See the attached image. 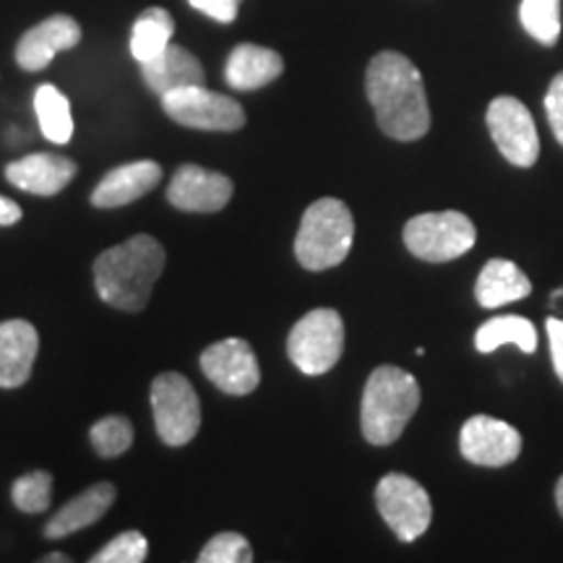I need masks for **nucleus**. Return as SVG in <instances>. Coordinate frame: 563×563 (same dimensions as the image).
Instances as JSON below:
<instances>
[{
  "mask_svg": "<svg viewBox=\"0 0 563 563\" xmlns=\"http://www.w3.org/2000/svg\"><path fill=\"white\" fill-rule=\"evenodd\" d=\"M365 95L376 110L378 129L397 141H418L431 131L426 84L402 53L384 51L365 70Z\"/></svg>",
  "mask_w": 563,
  "mask_h": 563,
  "instance_id": "nucleus-1",
  "label": "nucleus"
},
{
  "mask_svg": "<svg viewBox=\"0 0 563 563\" xmlns=\"http://www.w3.org/2000/svg\"><path fill=\"white\" fill-rule=\"evenodd\" d=\"M162 272H165V249L159 241H154L152 235H133L97 256V295L121 311H144Z\"/></svg>",
  "mask_w": 563,
  "mask_h": 563,
  "instance_id": "nucleus-2",
  "label": "nucleus"
},
{
  "mask_svg": "<svg viewBox=\"0 0 563 563\" xmlns=\"http://www.w3.org/2000/svg\"><path fill=\"white\" fill-rule=\"evenodd\" d=\"M420 407V386L412 373L397 365H382L371 373L363 391L361 428L373 446H389L405 433Z\"/></svg>",
  "mask_w": 563,
  "mask_h": 563,
  "instance_id": "nucleus-3",
  "label": "nucleus"
},
{
  "mask_svg": "<svg viewBox=\"0 0 563 563\" xmlns=\"http://www.w3.org/2000/svg\"><path fill=\"white\" fill-rule=\"evenodd\" d=\"M355 241V220L347 203L340 199H319L306 209L295 238V256L311 272L340 266Z\"/></svg>",
  "mask_w": 563,
  "mask_h": 563,
  "instance_id": "nucleus-4",
  "label": "nucleus"
},
{
  "mask_svg": "<svg viewBox=\"0 0 563 563\" xmlns=\"http://www.w3.org/2000/svg\"><path fill=\"white\" fill-rule=\"evenodd\" d=\"M477 230L462 211H428L405 224V245L420 262H454L473 249Z\"/></svg>",
  "mask_w": 563,
  "mask_h": 563,
  "instance_id": "nucleus-5",
  "label": "nucleus"
},
{
  "mask_svg": "<svg viewBox=\"0 0 563 563\" xmlns=\"http://www.w3.org/2000/svg\"><path fill=\"white\" fill-rule=\"evenodd\" d=\"M344 321L334 308H316L295 323L287 336V355L306 376H321L340 363Z\"/></svg>",
  "mask_w": 563,
  "mask_h": 563,
  "instance_id": "nucleus-6",
  "label": "nucleus"
},
{
  "mask_svg": "<svg viewBox=\"0 0 563 563\" xmlns=\"http://www.w3.org/2000/svg\"><path fill=\"white\" fill-rule=\"evenodd\" d=\"M152 412L167 446H186L201 428L199 394L180 373H159L152 382Z\"/></svg>",
  "mask_w": 563,
  "mask_h": 563,
  "instance_id": "nucleus-7",
  "label": "nucleus"
},
{
  "mask_svg": "<svg viewBox=\"0 0 563 563\" xmlns=\"http://www.w3.org/2000/svg\"><path fill=\"white\" fill-rule=\"evenodd\" d=\"M376 506L384 522L402 543H412L431 527V496L410 475L391 473L382 477V483L376 485Z\"/></svg>",
  "mask_w": 563,
  "mask_h": 563,
  "instance_id": "nucleus-8",
  "label": "nucleus"
},
{
  "mask_svg": "<svg viewBox=\"0 0 563 563\" xmlns=\"http://www.w3.org/2000/svg\"><path fill=\"white\" fill-rule=\"evenodd\" d=\"M162 108L175 123L196 131H241L245 125V110L228 95H217L201 87H186L167 91L159 97Z\"/></svg>",
  "mask_w": 563,
  "mask_h": 563,
  "instance_id": "nucleus-9",
  "label": "nucleus"
},
{
  "mask_svg": "<svg viewBox=\"0 0 563 563\" xmlns=\"http://www.w3.org/2000/svg\"><path fill=\"white\" fill-rule=\"evenodd\" d=\"M485 123L498 152L504 154L511 165L532 167L540 157V136L534 129L532 112L517 97H496L485 112Z\"/></svg>",
  "mask_w": 563,
  "mask_h": 563,
  "instance_id": "nucleus-10",
  "label": "nucleus"
},
{
  "mask_svg": "<svg viewBox=\"0 0 563 563\" xmlns=\"http://www.w3.org/2000/svg\"><path fill=\"white\" fill-rule=\"evenodd\" d=\"M460 452L477 467H506L522 454V435L509 422L475 415L462 426Z\"/></svg>",
  "mask_w": 563,
  "mask_h": 563,
  "instance_id": "nucleus-11",
  "label": "nucleus"
},
{
  "mask_svg": "<svg viewBox=\"0 0 563 563\" xmlns=\"http://www.w3.org/2000/svg\"><path fill=\"white\" fill-rule=\"evenodd\" d=\"M201 371L217 389L232 397H245L262 382L256 352L245 340H222L201 352Z\"/></svg>",
  "mask_w": 563,
  "mask_h": 563,
  "instance_id": "nucleus-12",
  "label": "nucleus"
},
{
  "mask_svg": "<svg viewBox=\"0 0 563 563\" xmlns=\"http://www.w3.org/2000/svg\"><path fill=\"white\" fill-rule=\"evenodd\" d=\"M232 199V180L228 175L207 170L201 165H183L167 186V201L180 211L211 214L222 211Z\"/></svg>",
  "mask_w": 563,
  "mask_h": 563,
  "instance_id": "nucleus-13",
  "label": "nucleus"
},
{
  "mask_svg": "<svg viewBox=\"0 0 563 563\" xmlns=\"http://www.w3.org/2000/svg\"><path fill=\"white\" fill-rule=\"evenodd\" d=\"M81 42L79 21L55 13V16L40 21L30 32L21 34L16 45V63L24 70H42L63 51H70Z\"/></svg>",
  "mask_w": 563,
  "mask_h": 563,
  "instance_id": "nucleus-14",
  "label": "nucleus"
},
{
  "mask_svg": "<svg viewBox=\"0 0 563 563\" xmlns=\"http://www.w3.org/2000/svg\"><path fill=\"white\" fill-rule=\"evenodd\" d=\"M40 352L34 323L11 319L0 323V389H19L30 382Z\"/></svg>",
  "mask_w": 563,
  "mask_h": 563,
  "instance_id": "nucleus-15",
  "label": "nucleus"
},
{
  "mask_svg": "<svg viewBox=\"0 0 563 563\" xmlns=\"http://www.w3.org/2000/svg\"><path fill=\"white\" fill-rule=\"evenodd\" d=\"M76 162L60 154H30V157H21L11 162L5 167V178L11 186L21 188V191L34 194V196H55L76 178Z\"/></svg>",
  "mask_w": 563,
  "mask_h": 563,
  "instance_id": "nucleus-16",
  "label": "nucleus"
},
{
  "mask_svg": "<svg viewBox=\"0 0 563 563\" xmlns=\"http://www.w3.org/2000/svg\"><path fill=\"white\" fill-rule=\"evenodd\" d=\"M162 180V167L152 159H139L131 162V165L115 167L100 180V186L91 194V203L100 209H118L125 207V203L141 199L154 188L159 186Z\"/></svg>",
  "mask_w": 563,
  "mask_h": 563,
  "instance_id": "nucleus-17",
  "label": "nucleus"
},
{
  "mask_svg": "<svg viewBox=\"0 0 563 563\" xmlns=\"http://www.w3.org/2000/svg\"><path fill=\"white\" fill-rule=\"evenodd\" d=\"M141 76H144L146 87L159 97L175 89L201 87L203 79H207L201 60L191 51L173 45V42L154 60L141 63Z\"/></svg>",
  "mask_w": 563,
  "mask_h": 563,
  "instance_id": "nucleus-18",
  "label": "nucleus"
},
{
  "mask_svg": "<svg viewBox=\"0 0 563 563\" xmlns=\"http://www.w3.org/2000/svg\"><path fill=\"white\" fill-rule=\"evenodd\" d=\"M282 70H285V60L277 51L243 42L232 47L228 66H224V81L238 91H253L277 81Z\"/></svg>",
  "mask_w": 563,
  "mask_h": 563,
  "instance_id": "nucleus-19",
  "label": "nucleus"
},
{
  "mask_svg": "<svg viewBox=\"0 0 563 563\" xmlns=\"http://www.w3.org/2000/svg\"><path fill=\"white\" fill-rule=\"evenodd\" d=\"M115 496L118 490L112 483L91 485V488L84 490L81 496H76L74 501L63 506L60 511H55V517L45 525V538L58 540L66 538V534L84 530V527L100 522L104 514L110 511V506L115 504Z\"/></svg>",
  "mask_w": 563,
  "mask_h": 563,
  "instance_id": "nucleus-20",
  "label": "nucleus"
},
{
  "mask_svg": "<svg viewBox=\"0 0 563 563\" xmlns=\"http://www.w3.org/2000/svg\"><path fill=\"white\" fill-rule=\"evenodd\" d=\"M532 292V282L514 262L490 258L475 282V298L483 308H501Z\"/></svg>",
  "mask_w": 563,
  "mask_h": 563,
  "instance_id": "nucleus-21",
  "label": "nucleus"
},
{
  "mask_svg": "<svg viewBox=\"0 0 563 563\" xmlns=\"http://www.w3.org/2000/svg\"><path fill=\"white\" fill-rule=\"evenodd\" d=\"M501 344H517L519 350L532 355L538 350V332H534V323L525 316H498V319L485 321L475 334V347L477 352L498 350Z\"/></svg>",
  "mask_w": 563,
  "mask_h": 563,
  "instance_id": "nucleus-22",
  "label": "nucleus"
},
{
  "mask_svg": "<svg viewBox=\"0 0 563 563\" xmlns=\"http://www.w3.org/2000/svg\"><path fill=\"white\" fill-rule=\"evenodd\" d=\"M173 32L175 21L170 13L159 9V5L141 13V16L133 21L131 32V55L139 60V66L141 63H150L157 58V55L173 42Z\"/></svg>",
  "mask_w": 563,
  "mask_h": 563,
  "instance_id": "nucleus-23",
  "label": "nucleus"
},
{
  "mask_svg": "<svg viewBox=\"0 0 563 563\" xmlns=\"http://www.w3.org/2000/svg\"><path fill=\"white\" fill-rule=\"evenodd\" d=\"M34 112L42 129V136L53 144H68L74 136V115L66 95L53 84H42L34 91Z\"/></svg>",
  "mask_w": 563,
  "mask_h": 563,
  "instance_id": "nucleus-24",
  "label": "nucleus"
},
{
  "mask_svg": "<svg viewBox=\"0 0 563 563\" xmlns=\"http://www.w3.org/2000/svg\"><path fill=\"white\" fill-rule=\"evenodd\" d=\"M519 21L532 40L553 47L561 37V0H522Z\"/></svg>",
  "mask_w": 563,
  "mask_h": 563,
  "instance_id": "nucleus-25",
  "label": "nucleus"
},
{
  "mask_svg": "<svg viewBox=\"0 0 563 563\" xmlns=\"http://www.w3.org/2000/svg\"><path fill=\"white\" fill-rule=\"evenodd\" d=\"M91 443H95L97 454L104 456V460L125 454L133 443L131 420L123 418V415H108V418L91 426Z\"/></svg>",
  "mask_w": 563,
  "mask_h": 563,
  "instance_id": "nucleus-26",
  "label": "nucleus"
},
{
  "mask_svg": "<svg viewBox=\"0 0 563 563\" xmlns=\"http://www.w3.org/2000/svg\"><path fill=\"white\" fill-rule=\"evenodd\" d=\"M11 498L19 511L40 514L51 509L53 501V475L34 470V473L21 475L11 488Z\"/></svg>",
  "mask_w": 563,
  "mask_h": 563,
  "instance_id": "nucleus-27",
  "label": "nucleus"
},
{
  "mask_svg": "<svg viewBox=\"0 0 563 563\" xmlns=\"http://www.w3.org/2000/svg\"><path fill=\"white\" fill-rule=\"evenodd\" d=\"M201 563H251V543L238 532H220L201 548Z\"/></svg>",
  "mask_w": 563,
  "mask_h": 563,
  "instance_id": "nucleus-28",
  "label": "nucleus"
},
{
  "mask_svg": "<svg viewBox=\"0 0 563 563\" xmlns=\"http://www.w3.org/2000/svg\"><path fill=\"white\" fill-rule=\"evenodd\" d=\"M146 553H150V543H146L144 534L136 530H129V532L118 534V538H112L100 553L91 555V561L95 563H141V561H146Z\"/></svg>",
  "mask_w": 563,
  "mask_h": 563,
  "instance_id": "nucleus-29",
  "label": "nucleus"
},
{
  "mask_svg": "<svg viewBox=\"0 0 563 563\" xmlns=\"http://www.w3.org/2000/svg\"><path fill=\"white\" fill-rule=\"evenodd\" d=\"M545 115H548V123H551L553 136L559 139V144L563 146V74L555 76L551 87H548Z\"/></svg>",
  "mask_w": 563,
  "mask_h": 563,
  "instance_id": "nucleus-30",
  "label": "nucleus"
},
{
  "mask_svg": "<svg viewBox=\"0 0 563 563\" xmlns=\"http://www.w3.org/2000/svg\"><path fill=\"white\" fill-rule=\"evenodd\" d=\"M196 11H201L203 16L220 21V24H232L238 19V9H241L243 0H188Z\"/></svg>",
  "mask_w": 563,
  "mask_h": 563,
  "instance_id": "nucleus-31",
  "label": "nucleus"
},
{
  "mask_svg": "<svg viewBox=\"0 0 563 563\" xmlns=\"http://www.w3.org/2000/svg\"><path fill=\"white\" fill-rule=\"evenodd\" d=\"M545 329H548V342H551L555 376H559L563 384V319H548Z\"/></svg>",
  "mask_w": 563,
  "mask_h": 563,
  "instance_id": "nucleus-32",
  "label": "nucleus"
},
{
  "mask_svg": "<svg viewBox=\"0 0 563 563\" xmlns=\"http://www.w3.org/2000/svg\"><path fill=\"white\" fill-rule=\"evenodd\" d=\"M21 220V207L9 196H0V228H11Z\"/></svg>",
  "mask_w": 563,
  "mask_h": 563,
  "instance_id": "nucleus-33",
  "label": "nucleus"
},
{
  "mask_svg": "<svg viewBox=\"0 0 563 563\" xmlns=\"http://www.w3.org/2000/svg\"><path fill=\"white\" fill-rule=\"evenodd\" d=\"M555 504H559V511L563 517V477L559 481V485H555Z\"/></svg>",
  "mask_w": 563,
  "mask_h": 563,
  "instance_id": "nucleus-34",
  "label": "nucleus"
},
{
  "mask_svg": "<svg viewBox=\"0 0 563 563\" xmlns=\"http://www.w3.org/2000/svg\"><path fill=\"white\" fill-rule=\"evenodd\" d=\"M45 563H66L68 561V555H63V553H51V555H45V559H42Z\"/></svg>",
  "mask_w": 563,
  "mask_h": 563,
  "instance_id": "nucleus-35",
  "label": "nucleus"
},
{
  "mask_svg": "<svg viewBox=\"0 0 563 563\" xmlns=\"http://www.w3.org/2000/svg\"><path fill=\"white\" fill-rule=\"evenodd\" d=\"M559 298H563V287H561V290H555L553 295H551V300L555 302V300H559Z\"/></svg>",
  "mask_w": 563,
  "mask_h": 563,
  "instance_id": "nucleus-36",
  "label": "nucleus"
}]
</instances>
